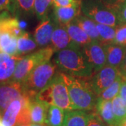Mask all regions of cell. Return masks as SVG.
<instances>
[{
	"instance_id": "cell-24",
	"label": "cell",
	"mask_w": 126,
	"mask_h": 126,
	"mask_svg": "<svg viewBox=\"0 0 126 126\" xmlns=\"http://www.w3.org/2000/svg\"><path fill=\"white\" fill-rule=\"evenodd\" d=\"M97 29L100 36V44L104 46L113 44L116 37V27L97 23Z\"/></svg>"
},
{
	"instance_id": "cell-18",
	"label": "cell",
	"mask_w": 126,
	"mask_h": 126,
	"mask_svg": "<svg viewBox=\"0 0 126 126\" xmlns=\"http://www.w3.org/2000/svg\"><path fill=\"white\" fill-rule=\"evenodd\" d=\"M0 51L11 56H19L18 38L9 32H0Z\"/></svg>"
},
{
	"instance_id": "cell-6",
	"label": "cell",
	"mask_w": 126,
	"mask_h": 126,
	"mask_svg": "<svg viewBox=\"0 0 126 126\" xmlns=\"http://www.w3.org/2000/svg\"><path fill=\"white\" fill-rule=\"evenodd\" d=\"M49 86L53 105L58 107L65 112L75 110L69 97L67 87L63 79L62 72H57L52 81L50 82Z\"/></svg>"
},
{
	"instance_id": "cell-2",
	"label": "cell",
	"mask_w": 126,
	"mask_h": 126,
	"mask_svg": "<svg viewBox=\"0 0 126 126\" xmlns=\"http://www.w3.org/2000/svg\"><path fill=\"white\" fill-rule=\"evenodd\" d=\"M62 75L74 109L85 111H94L98 97L92 90L88 78L79 79L63 72Z\"/></svg>"
},
{
	"instance_id": "cell-12",
	"label": "cell",
	"mask_w": 126,
	"mask_h": 126,
	"mask_svg": "<svg viewBox=\"0 0 126 126\" xmlns=\"http://www.w3.org/2000/svg\"><path fill=\"white\" fill-rule=\"evenodd\" d=\"M51 46L56 52L70 47L78 46L72 40L66 28L56 25L51 39Z\"/></svg>"
},
{
	"instance_id": "cell-37",
	"label": "cell",
	"mask_w": 126,
	"mask_h": 126,
	"mask_svg": "<svg viewBox=\"0 0 126 126\" xmlns=\"http://www.w3.org/2000/svg\"><path fill=\"white\" fill-rule=\"evenodd\" d=\"M8 15H9V12H7V11H4V12H2V13L0 14V25H1V23L2 22L3 19L6 16H7Z\"/></svg>"
},
{
	"instance_id": "cell-35",
	"label": "cell",
	"mask_w": 126,
	"mask_h": 126,
	"mask_svg": "<svg viewBox=\"0 0 126 126\" xmlns=\"http://www.w3.org/2000/svg\"><path fill=\"white\" fill-rule=\"evenodd\" d=\"M118 69H119V72L121 73V75L123 79L126 80V58L123 60V62L122 63L121 66L118 68Z\"/></svg>"
},
{
	"instance_id": "cell-38",
	"label": "cell",
	"mask_w": 126,
	"mask_h": 126,
	"mask_svg": "<svg viewBox=\"0 0 126 126\" xmlns=\"http://www.w3.org/2000/svg\"><path fill=\"white\" fill-rule=\"evenodd\" d=\"M117 126H126V118L123 119L121 121H120L118 123Z\"/></svg>"
},
{
	"instance_id": "cell-22",
	"label": "cell",
	"mask_w": 126,
	"mask_h": 126,
	"mask_svg": "<svg viewBox=\"0 0 126 126\" xmlns=\"http://www.w3.org/2000/svg\"><path fill=\"white\" fill-rule=\"evenodd\" d=\"M21 56H12L4 63L0 64V83L11 79L16 67Z\"/></svg>"
},
{
	"instance_id": "cell-36",
	"label": "cell",
	"mask_w": 126,
	"mask_h": 126,
	"mask_svg": "<svg viewBox=\"0 0 126 126\" xmlns=\"http://www.w3.org/2000/svg\"><path fill=\"white\" fill-rule=\"evenodd\" d=\"M12 56L10 55L8 53H6L4 52H1L0 51V64L4 63L6 61H7L8 60L11 58Z\"/></svg>"
},
{
	"instance_id": "cell-9",
	"label": "cell",
	"mask_w": 126,
	"mask_h": 126,
	"mask_svg": "<svg viewBox=\"0 0 126 126\" xmlns=\"http://www.w3.org/2000/svg\"><path fill=\"white\" fill-rule=\"evenodd\" d=\"M23 94L22 83L9 80L0 83V111L4 113L9 104L20 99Z\"/></svg>"
},
{
	"instance_id": "cell-34",
	"label": "cell",
	"mask_w": 126,
	"mask_h": 126,
	"mask_svg": "<svg viewBox=\"0 0 126 126\" xmlns=\"http://www.w3.org/2000/svg\"><path fill=\"white\" fill-rule=\"evenodd\" d=\"M119 95L121 97L122 99L123 100V102L126 104V81L123 79L121 86V89L119 92Z\"/></svg>"
},
{
	"instance_id": "cell-29",
	"label": "cell",
	"mask_w": 126,
	"mask_h": 126,
	"mask_svg": "<svg viewBox=\"0 0 126 126\" xmlns=\"http://www.w3.org/2000/svg\"><path fill=\"white\" fill-rule=\"evenodd\" d=\"M53 3V0H35L34 4V14L41 20L48 16V12Z\"/></svg>"
},
{
	"instance_id": "cell-19",
	"label": "cell",
	"mask_w": 126,
	"mask_h": 126,
	"mask_svg": "<svg viewBox=\"0 0 126 126\" xmlns=\"http://www.w3.org/2000/svg\"><path fill=\"white\" fill-rule=\"evenodd\" d=\"M74 20L84 30L92 40L100 43L101 39L97 29V23L94 21L81 14Z\"/></svg>"
},
{
	"instance_id": "cell-31",
	"label": "cell",
	"mask_w": 126,
	"mask_h": 126,
	"mask_svg": "<svg viewBox=\"0 0 126 126\" xmlns=\"http://www.w3.org/2000/svg\"><path fill=\"white\" fill-rule=\"evenodd\" d=\"M87 126H110L106 123L100 118L97 113L95 111H93L91 113H88V124Z\"/></svg>"
},
{
	"instance_id": "cell-40",
	"label": "cell",
	"mask_w": 126,
	"mask_h": 126,
	"mask_svg": "<svg viewBox=\"0 0 126 126\" xmlns=\"http://www.w3.org/2000/svg\"><path fill=\"white\" fill-rule=\"evenodd\" d=\"M104 1H108V2H110V1H126V0H103Z\"/></svg>"
},
{
	"instance_id": "cell-5",
	"label": "cell",
	"mask_w": 126,
	"mask_h": 126,
	"mask_svg": "<svg viewBox=\"0 0 126 126\" xmlns=\"http://www.w3.org/2000/svg\"><path fill=\"white\" fill-rule=\"evenodd\" d=\"M81 10L84 16L96 23L114 27L119 25L116 15L103 0H82Z\"/></svg>"
},
{
	"instance_id": "cell-13",
	"label": "cell",
	"mask_w": 126,
	"mask_h": 126,
	"mask_svg": "<svg viewBox=\"0 0 126 126\" xmlns=\"http://www.w3.org/2000/svg\"><path fill=\"white\" fill-rule=\"evenodd\" d=\"M106 56L107 64L119 68L126 56V47L116 44L103 46Z\"/></svg>"
},
{
	"instance_id": "cell-39",
	"label": "cell",
	"mask_w": 126,
	"mask_h": 126,
	"mask_svg": "<svg viewBox=\"0 0 126 126\" xmlns=\"http://www.w3.org/2000/svg\"><path fill=\"white\" fill-rule=\"evenodd\" d=\"M30 126H46L44 125H39V124H30Z\"/></svg>"
},
{
	"instance_id": "cell-41",
	"label": "cell",
	"mask_w": 126,
	"mask_h": 126,
	"mask_svg": "<svg viewBox=\"0 0 126 126\" xmlns=\"http://www.w3.org/2000/svg\"><path fill=\"white\" fill-rule=\"evenodd\" d=\"M0 126H5L2 122V120H0Z\"/></svg>"
},
{
	"instance_id": "cell-20",
	"label": "cell",
	"mask_w": 126,
	"mask_h": 126,
	"mask_svg": "<svg viewBox=\"0 0 126 126\" xmlns=\"http://www.w3.org/2000/svg\"><path fill=\"white\" fill-rule=\"evenodd\" d=\"M88 113L82 110H72L65 112L63 126H87Z\"/></svg>"
},
{
	"instance_id": "cell-15",
	"label": "cell",
	"mask_w": 126,
	"mask_h": 126,
	"mask_svg": "<svg viewBox=\"0 0 126 126\" xmlns=\"http://www.w3.org/2000/svg\"><path fill=\"white\" fill-rule=\"evenodd\" d=\"M64 27L74 43L80 48L88 45L93 40L74 20L68 23Z\"/></svg>"
},
{
	"instance_id": "cell-33",
	"label": "cell",
	"mask_w": 126,
	"mask_h": 126,
	"mask_svg": "<svg viewBox=\"0 0 126 126\" xmlns=\"http://www.w3.org/2000/svg\"><path fill=\"white\" fill-rule=\"evenodd\" d=\"M76 0H53L54 6L57 7H65L72 5Z\"/></svg>"
},
{
	"instance_id": "cell-30",
	"label": "cell",
	"mask_w": 126,
	"mask_h": 126,
	"mask_svg": "<svg viewBox=\"0 0 126 126\" xmlns=\"http://www.w3.org/2000/svg\"><path fill=\"white\" fill-rule=\"evenodd\" d=\"M113 44L126 47V23H121L116 27V37Z\"/></svg>"
},
{
	"instance_id": "cell-16",
	"label": "cell",
	"mask_w": 126,
	"mask_h": 126,
	"mask_svg": "<svg viewBox=\"0 0 126 126\" xmlns=\"http://www.w3.org/2000/svg\"><path fill=\"white\" fill-rule=\"evenodd\" d=\"M94 111L109 126H117V123L113 111L111 100H105L98 98Z\"/></svg>"
},
{
	"instance_id": "cell-27",
	"label": "cell",
	"mask_w": 126,
	"mask_h": 126,
	"mask_svg": "<svg viewBox=\"0 0 126 126\" xmlns=\"http://www.w3.org/2000/svg\"><path fill=\"white\" fill-rule=\"evenodd\" d=\"M35 0H15L16 14L30 16L34 14Z\"/></svg>"
},
{
	"instance_id": "cell-42",
	"label": "cell",
	"mask_w": 126,
	"mask_h": 126,
	"mask_svg": "<svg viewBox=\"0 0 126 126\" xmlns=\"http://www.w3.org/2000/svg\"><path fill=\"white\" fill-rule=\"evenodd\" d=\"M2 113L0 111V120H2Z\"/></svg>"
},
{
	"instance_id": "cell-44",
	"label": "cell",
	"mask_w": 126,
	"mask_h": 126,
	"mask_svg": "<svg viewBox=\"0 0 126 126\" xmlns=\"http://www.w3.org/2000/svg\"></svg>"
},
{
	"instance_id": "cell-32",
	"label": "cell",
	"mask_w": 126,
	"mask_h": 126,
	"mask_svg": "<svg viewBox=\"0 0 126 126\" xmlns=\"http://www.w3.org/2000/svg\"><path fill=\"white\" fill-rule=\"evenodd\" d=\"M4 11L16 15L15 0H0V14Z\"/></svg>"
},
{
	"instance_id": "cell-14",
	"label": "cell",
	"mask_w": 126,
	"mask_h": 126,
	"mask_svg": "<svg viewBox=\"0 0 126 126\" xmlns=\"http://www.w3.org/2000/svg\"><path fill=\"white\" fill-rule=\"evenodd\" d=\"M49 105L41 102L36 98L32 99L30 104V114L32 124H46Z\"/></svg>"
},
{
	"instance_id": "cell-28",
	"label": "cell",
	"mask_w": 126,
	"mask_h": 126,
	"mask_svg": "<svg viewBox=\"0 0 126 126\" xmlns=\"http://www.w3.org/2000/svg\"><path fill=\"white\" fill-rule=\"evenodd\" d=\"M111 102H112L113 111L118 125L119 122L121 121L123 119L126 118V104L119 94L111 100Z\"/></svg>"
},
{
	"instance_id": "cell-3",
	"label": "cell",
	"mask_w": 126,
	"mask_h": 126,
	"mask_svg": "<svg viewBox=\"0 0 126 126\" xmlns=\"http://www.w3.org/2000/svg\"><path fill=\"white\" fill-rule=\"evenodd\" d=\"M57 66L48 62L37 65L22 83L23 91L32 97L48 86L56 74Z\"/></svg>"
},
{
	"instance_id": "cell-8",
	"label": "cell",
	"mask_w": 126,
	"mask_h": 126,
	"mask_svg": "<svg viewBox=\"0 0 126 126\" xmlns=\"http://www.w3.org/2000/svg\"><path fill=\"white\" fill-rule=\"evenodd\" d=\"M86 60L93 69L94 74L107 65V56L104 46L98 41H93L81 48Z\"/></svg>"
},
{
	"instance_id": "cell-25",
	"label": "cell",
	"mask_w": 126,
	"mask_h": 126,
	"mask_svg": "<svg viewBox=\"0 0 126 126\" xmlns=\"http://www.w3.org/2000/svg\"><path fill=\"white\" fill-rule=\"evenodd\" d=\"M104 2L116 15L119 24L126 23V0Z\"/></svg>"
},
{
	"instance_id": "cell-26",
	"label": "cell",
	"mask_w": 126,
	"mask_h": 126,
	"mask_svg": "<svg viewBox=\"0 0 126 126\" xmlns=\"http://www.w3.org/2000/svg\"><path fill=\"white\" fill-rule=\"evenodd\" d=\"M123 78L121 75L111 86H109L107 88L104 90L98 97V98L105 100H112L115 97H116L119 94Z\"/></svg>"
},
{
	"instance_id": "cell-7",
	"label": "cell",
	"mask_w": 126,
	"mask_h": 126,
	"mask_svg": "<svg viewBox=\"0 0 126 126\" xmlns=\"http://www.w3.org/2000/svg\"><path fill=\"white\" fill-rule=\"evenodd\" d=\"M120 76L121 73L118 68L107 64L88 78V82L92 90L98 97L104 90L111 86Z\"/></svg>"
},
{
	"instance_id": "cell-4",
	"label": "cell",
	"mask_w": 126,
	"mask_h": 126,
	"mask_svg": "<svg viewBox=\"0 0 126 126\" xmlns=\"http://www.w3.org/2000/svg\"><path fill=\"white\" fill-rule=\"evenodd\" d=\"M55 52L53 47L48 45L22 57L16 64L14 75L11 80L22 83L37 65L50 62V60Z\"/></svg>"
},
{
	"instance_id": "cell-1",
	"label": "cell",
	"mask_w": 126,
	"mask_h": 126,
	"mask_svg": "<svg viewBox=\"0 0 126 126\" xmlns=\"http://www.w3.org/2000/svg\"><path fill=\"white\" fill-rule=\"evenodd\" d=\"M53 63L60 72L79 79L91 77L94 71L79 46L61 50L55 54Z\"/></svg>"
},
{
	"instance_id": "cell-21",
	"label": "cell",
	"mask_w": 126,
	"mask_h": 126,
	"mask_svg": "<svg viewBox=\"0 0 126 126\" xmlns=\"http://www.w3.org/2000/svg\"><path fill=\"white\" fill-rule=\"evenodd\" d=\"M37 44L34 38L32 37L30 34L27 32H23L18 37V55L21 56L28 55L37 48Z\"/></svg>"
},
{
	"instance_id": "cell-11",
	"label": "cell",
	"mask_w": 126,
	"mask_h": 126,
	"mask_svg": "<svg viewBox=\"0 0 126 126\" xmlns=\"http://www.w3.org/2000/svg\"><path fill=\"white\" fill-rule=\"evenodd\" d=\"M80 11H81V1L76 0L73 4L69 6H54L53 18L56 25L64 27L68 23L75 20L80 15Z\"/></svg>"
},
{
	"instance_id": "cell-43",
	"label": "cell",
	"mask_w": 126,
	"mask_h": 126,
	"mask_svg": "<svg viewBox=\"0 0 126 126\" xmlns=\"http://www.w3.org/2000/svg\"><path fill=\"white\" fill-rule=\"evenodd\" d=\"M30 126V125H23V126Z\"/></svg>"
},
{
	"instance_id": "cell-23",
	"label": "cell",
	"mask_w": 126,
	"mask_h": 126,
	"mask_svg": "<svg viewBox=\"0 0 126 126\" xmlns=\"http://www.w3.org/2000/svg\"><path fill=\"white\" fill-rule=\"evenodd\" d=\"M65 111L55 105L48 107L46 124L47 126H63L64 121Z\"/></svg>"
},
{
	"instance_id": "cell-10",
	"label": "cell",
	"mask_w": 126,
	"mask_h": 126,
	"mask_svg": "<svg viewBox=\"0 0 126 126\" xmlns=\"http://www.w3.org/2000/svg\"><path fill=\"white\" fill-rule=\"evenodd\" d=\"M55 26L56 23L53 16L50 18L47 16L41 20L34 34V38L37 45L41 47H45L49 45Z\"/></svg>"
},
{
	"instance_id": "cell-17",
	"label": "cell",
	"mask_w": 126,
	"mask_h": 126,
	"mask_svg": "<svg viewBox=\"0 0 126 126\" xmlns=\"http://www.w3.org/2000/svg\"><path fill=\"white\" fill-rule=\"evenodd\" d=\"M22 109V102L18 99L13 101L4 111L2 122L5 126H16L18 116Z\"/></svg>"
}]
</instances>
